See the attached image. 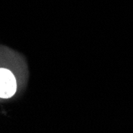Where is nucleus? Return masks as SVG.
I'll return each mask as SVG.
<instances>
[{"label": "nucleus", "instance_id": "1", "mask_svg": "<svg viewBox=\"0 0 133 133\" xmlns=\"http://www.w3.org/2000/svg\"><path fill=\"white\" fill-rule=\"evenodd\" d=\"M16 80L12 72L6 69H0V97L10 98L16 92Z\"/></svg>", "mask_w": 133, "mask_h": 133}]
</instances>
